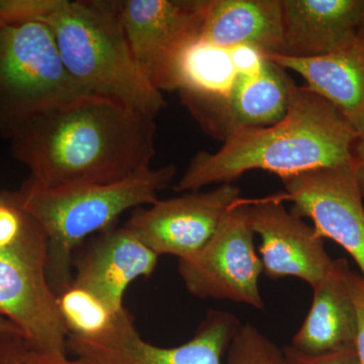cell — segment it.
<instances>
[{
	"label": "cell",
	"instance_id": "52a82bcc",
	"mask_svg": "<svg viewBox=\"0 0 364 364\" xmlns=\"http://www.w3.org/2000/svg\"><path fill=\"white\" fill-rule=\"evenodd\" d=\"M241 323L223 311H208L193 338L163 348L145 341L132 314L124 308L109 327L95 337L69 334L67 351L82 364H222Z\"/></svg>",
	"mask_w": 364,
	"mask_h": 364
},
{
	"label": "cell",
	"instance_id": "d4e9b609",
	"mask_svg": "<svg viewBox=\"0 0 364 364\" xmlns=\"http://www.w3.org/2000/svg\"><path fill=\"white\" fill-rule=\"evenodd\" d=\"M230 52L237 72L244 75L258 73L268 59L264 53L249 46L231 48Z\"/></svg>",
	"mask_w": 364,
	"mask_h": 364
},
{
	"label": "cell",
	"instance_id": "4316f807",
	"mask_svg": "<svg viewBox=\"0 0 364 364\" xmlns=\"http://www.w3.org/2000/svg\"><path fill=\"white\" fill-rule=\"evenodd\" d=\"M23 364H82L78 359H70L67 353H44L30 350L26 351Z\"/></svg>",
	"mask_w": 364,
	"mask_h": 364
},
{
	"label": "cell",
	"instance_id": "d6986e66",
	"mask_svg": "<svg viewBox=\"0 0 364 364\" xmlns=\"http://www.w3.org/2000/svg\"><path fill=\"white\" fill-rule=\"evenodd\" d=\"M230 49L200 38L184 48L172 71V91L181 97H225L238 77Z\"/></svg>",
	"mask_w": 364,
	"mask_h": 364
},
{
	"label": "cell",
	"instance_id": "ba28073f",
	"mask_svg": "<svg viewBox=\"0 0 364 364\" xmlns=\"http://www.w3.org/2000/svg\"><path fill=\"white\" fill-rule=\"evenodd\" d=\"M248 200L240 198L223 218L205 246L178 260L186 289L200 299H229L257 310L264 309L259 291L262 261L254 245Z\"/></svg>",
	"mask_w": 364,
	"mask_h": 364
},
{
	"label": "cell",
	"instance_id": "2e32d148",
	"mask_svg": "<svg viewBox=\"0 0 364 364\" xmlns=\"http://www.w3.org/2000/svg\"><path fill=\"white\" fill-rule=\"evenodd\" d=\"M268 58L301 76L306 86L332 105L358 135L364 134V28L353 44L333 54Z\"/></svg>",
	"mask_w": 364,
	"mask_h": 364
},
{
	"label": "cell",
	"instance_id": "9c48e42d",
	"mask_svg": "<svg viewBox=\"0 0 364 364\" xmlns=\"http://www.w3.org/2000/svg\"><path fill=\"white\" fill-rule=\"evenodd\" d=\"M280 179V200L293 203L291 212L310 219L318 236L341 246L364 279V203L353 160Z\"/></svg>",
	"mask_w": 364,
	"mask_h": 364
},
{
	"label": "cell",
	"instance_id": "5b68a950",
	"mask_svg": "<svg viewBox=\"0 0 364 364\" xmlns=\"http://www.w3.org/2000/svg\"><path fill=\"white\" fill-rule=\"evenodd\" d=\"M23 215L20 236L0 248V315L20 329L30 350L67 353L69 332L48 280L46 236Z\"/></svg>",
	"mask_w": 364,
	"mask_h": 364
},
{
	"label": "cell",
	"instance_id": "cb8c5ba5",
	"mask_svg": "<svg viewBox=\"0 0 364 364\" xmlns=\"http://www.w3.org/2000/svg\"><path fill=\"white\" fill-rule=\"evenodd\" d=\"M347 282L358 314V332L354 350L358 355L359 364H364V279L361 275L349 270Z\"/></svg>",
	"mask_w": 364,
	"mask_h": 364
},
{
	"label": "cell",
	"instance_id": "603a6c76",
	"mask_svg": "<svg viewBox=\"0 0 364 364\" xmlns=\"http://www.w3.org/2000/svg\"><path fill=\"white\" fill-rule=\"evenodd\" d=\"M282 352L286 358L287 364H359L354 348L311 355L296 350L289 345L284 347Z\"/></svg>",
	"mask_w": 364,
	"mask_h": 364
},
{
	"label": "cell",
	"instance_id": "9a60e30c",
	"mask_svg": "<svg viewBox=\"0 0 364 364\" xmlns=\"http://www.w3.org/2000/svg\"><path fill=\"white\" fill-rule=\"evenodd\" d=\"M280 56L314 58L353 44L364 28V0H282Z\"/></svg>",
	"mask_w": 364,
	"mask_h": 364
},
{
	"label": "cell",
	"instance_id": "6da1fadb",
	"mask_svg": "<svg viewBox=\"0 0 364 364\" xmlns=\"http://www.w3.org/2000/svg\"><path fill=\"white\" fill-rule=\"evenodd\" d=\"M14 156L48 188L97 186L149 168L154 117L117 98L85 93L6 123Z\"/></svg>",
	"mask_w": 364,
	"mask_h": 364
},
{
	"label": "cell",
	"instance_id": "7a4b0ae2",
	"mask_svg": "<svg viewBox=\"0 0 364 364\" xmlns=\"http://www.w3.org/2000/svg\"><path fill=\"white\" fill-rule=\"evenodd\" d=\"M358 134L327 100L308 86H294L286 117L264 128L242 132L215 153L200 151L176 184L198 191L231 183L250 170L282 177L336 166L353 160Z\"/></svg>",
	"mask_w": 364,
	"mask_h": 364
},
{
	"label": "cell",
	"instance_id": "ac0fdd59",
	"mask_svg": "<svg viewBox=\"0 0 364 364\" xmlns=\"http://www.w3.org/2000/svg\"><path fill=\"white\" fill-rule=\"evenodd\" d=\"M284 37L282 0H205L200 39L231 49L249 46L279 55Z\"/></svg>",
	"mask_w": 364,
	"mask_h": 364
},
{
	"label": "cell",
	"instance_id": "83f0119b",
	"mask_svg": "<svg viewBox=\"0 0 364 364\" xmlns=\"http://www.w3.org/2000/svg\"><path fill=\"white\" fill-rule=\"evenodd\" d=\"M353 163L359 188H360L364 200V134L359 135L358 140L354 144Z\"/></svg>",
	"mask_w": 364,
	"mask_h": 364
},
{
	"label": "cell",
	"instance_id": "f1b7e54d",
	"mask_svg": "<svg viewBox=\"0 0 364 364\" xmlns=\"http://www.w3.org/2000/svg\"><path fill=\"white\" fill-rule=\"evenodd\" d=\"M16 336L23 338V334L16 325L0 315V337Z\"/></svg>",
	"mask_w": 364,
	"mask_h": 364
},
{
	"label": "cell",
	"instance_id": "30bf717a",
	"mask_svg": "<svg viewBox=\"0 0 364 364\" xmlns=\"http://www.w3.org/2000/svg\"><path fill=\"white\" fill-rule=\"evenodd\" d=\"M205 0L119 1L122 28L136 65L159 90L172 91L174 64L200 38Z\"/></svg>",
	"mask_w": 364,
	"mask_h": 364
},
{
	"label": "cell",
	"instance_id": "4fadbf2b",
	"mask_svg": "<svg viewBox=\"0 0 364 364\" xmlns=\"http://www.w3.org/2000/svg\"><path fill=\"white\" fill-rule=\"evenodd\" d=\"M248 215L254 234L260 236L263 273L269 279L294 277L314 287L331 272L334 260L324 239L287 210L279 196L248 200Z\"/></svg>",
	"mask_w": 364,
	"mask_h": 364
},
{
	"label": "cell",
	"instance_id": "277c9868",
	"mask_svg": "<svg viewBox=\"0 0 364 364\" xmlns=\"http://www.w3.org/2000/svg\"><path fill=\"white\" fill-rule=\"evenodd\" d=\"M176 174L173 164L140 170L123 181L97 186L48 188L28 178L16 191H4L43 230L47 274L57 298L73 282L72 263L88 237L114 226L130 208L153 205Z\"/></svg>",
	"mask_w": 364,
	"mask_h": 364
},
{
	"label": "cell",
	"instance_id": "8992f818",
	"mask_svg": "<svg viewBox=\"0 0 364 364\" xmlns=\"http://www.w3.org/2000/svg\"><path fill=\"white\" fill-rule=\"evenodd\" d=\"M85 93L67 71L45 23H0V100L6 123Z\"/></svg>",
	"mask_w": 364,
	"mask_h": 364
},
{
	"label": "cell",
	"instance_id": "ffe728a7",
	"mask_svg": "<svg viewBox=\"0 0 364 364\" xmlns=\"http://www.w3.org/2000/svg\"><path fill=\"white\" fill-rule=\"evenodd\" d=\"M58 305L69 334L76 336L90 338L102 334L114 316L93 294L73 286L60 294Z\"/></svg>",
	"mask_w": 364,
	"mask_h": 364
},
{
	"label": "cell",
	"instance_id": "5bb4252c",
	"mask_svg": "<svg viewBox=\"0 0 364 364\" xmlns=\"http://www.w3.org/2000/svg\"><path fill=\"white\" fill-rule=\"evenodd\" d=\"M75 254L72 286L93 294L112 314L123 310L127 289L150 277L159 258L124 225L100 232Z\"/></svg>",
	"mask_w": 364,
	"mask_h": 364
},
{
	"label": "cell",
	"instance_id": "7c38bea8",
	"mask_svg": "<svg viewBox=\"0 0 364 364\" xmlns=\"http://www.w3.org/2000/svg\"><path fill=\"white\" fill-rule=\"evenodd\" d=\"M296 83L286 69L269 58L258 73L239 74L225 97L181 100L203 130L223 143L242 132L282 121Z\"/></svg>",
	"mask_w": 364,
	"mask_h": 364
},
{
	"label": "cell",
	"instance_id": "e0dca14e",
	"mask_svg": "<svg viewBox=\"0 0 364 364\" xmlns=\"http://www.w3.org/2000/svg\"><path fill=\"white\" fill-rule=\"evenodd\" d=\"M347 261L334 260L329 274L313 287V301L303 325L291 346L303 353L317 355L354 348L358 314L349 289Z\"/></svg>",
	"mask_w": 364,
	"mask_h": 364
},
{
	"label": "cell",
	"instance_id": "484cf974",
	"mask_svg": "<svg viewBox=\"0 0 364 364\" xmlns=\"http://www.w3.org/2000/svg\"><path fill=\"white\" fill-rule=\"evenodd\" d=\"M26 350L28 346L21 337H0V364H23Z\"/></svg>",
	"mask_w": 364,
	"mask_h": 364
},
{
	"label": "cell",
	"instance_id": "7402d4cb",
	"mask_svg": "<svg viewBox=\"0 0 364 364\" xmlns=\"http://www.w3.org/2000/svg\"><path fill=\"white\" fill-rule=\"evenodd\" d=\"M25 215L6 193H0V248L7 247L20 236Z\"/></svg>",
	"mask_w": 364,
	"mask_h": 364
},
{
	"label": "cell",
	"instance_id": "44dd1931",
	"mask_svg": "<svg viewBox=\"0 0 364 364\" xmlns=\"http://www.w3.org/2000/svg\"><path fill=\"white\" fill-rule=\"evenodd\" d=\"M228 364H287L282 349L252 325H242L227 351Z\"/></svg>",
	"mask_w": 364,
	"mask_h": 364
},
{
	"label": "cell",
	"instance_id": "3957f363",
	"mask_svg": "<svg viewBox=\"0 0 364 364\" xmlns=\"http://www.w3.org/2000/svg\"><path fill=\"white\" fill-rule=\"evenodd\" d=\"M26 18L51 28L67 71L86 92L117 98L154 119L166 107L136 65L119 1L0 0V23Z\"/></svg>",
	"mask_w": 364,
	"mask_h": 364
},
{
	"label": "cell",
	"instance_id": "8fae6325",
	"mask_svg": "<svg viewBox=\"0 0 364 364\" xmlns=\"http://www.w3.org/2000/svg\"><path fill=\"white\" fill-rule=\"evenodd\" d=\"M232 183L135 208L124 226L157 255L188 259L207 244L230 208L240 200Z\"/></svg>",
	"mask_w": 364,
	"mask_h": 364
}]
</instances>
